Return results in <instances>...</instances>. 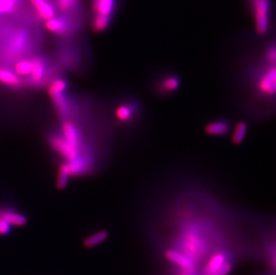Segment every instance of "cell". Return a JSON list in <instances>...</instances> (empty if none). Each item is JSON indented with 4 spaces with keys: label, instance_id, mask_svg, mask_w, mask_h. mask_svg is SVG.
Masks as SVG:
<instances>
[{
    "label": "cell",
    "instance_id": "obj_1",
    "mask_svg": "<svg viewBox=\"0 0 276 275\" xmlns=\"http://www.w3.org/2000/svg\"><path fill=\"white\" fill-rule=\"evenodd\" d=\"M249 8L252 11L257 33L264 35L269 31L270 17L272 11L271 0H249Z\"/></svg>",
    "mask_w": 276,
    "mask_h": 275
},
{
    "label": "cell",
    "instance_id": "obj_2",
    "mask_svg": "<svg viewBox=\"0 0 276 275\" xmlns=\"http://www.w3.org/2000/svg\"><path fill=\"white\" fill-rule=\"evenodd\" d=\"M48 143L54 151L59 153V155L67 161H71L73 159L78 157L79 155H81V153H82L81 152L82 151V148L72 146L71 144L68 143L63 138L61 134L60 135L53 134V135L49 136Z\"/></svg>",
    "mask_w": 276,
    "mask_h": 275
},
{
    "label": "cell",
    "instance_id": "obj_3",
    "mask_svg": "<svg viewBox=\"0 0 276 275\" xmlns=\"http://www.w3.org/2000/svg\"><path fill=\"white\" fill-rule=\"evenodd\" d=\"M76 21L69 19V17L54 16L51 19L47 20L45 26L47 31L57 35H67L74 31L76 28Z\"/></svg>",
    "mask_w": 276,
    "mask_h": 275
},
{
    "label": "cell",
    "instance_id": "obj_4",
    "mask_svg": "<svg viewBox=\"0 0 276 275\" xmlns=\"http://www.w3.org/2000/svg\"><path fill=\"white\" fill-rule=\"evenodd\" d=\"M257 89L262 95L272 97L275 92V66H271L261 74L257 82Z\"/></svg>",
    "mask_w": 276,
    "mask_h": 275
},
{
    "label": "cell",
    "instance_id": "obj_5",
    "mask_svg": "<svg viewBox=\"0 0 276 275\" xmlns=\"http://www.w3.org/2000/svg\"><path fill=\"white\" fill-rule=\"evenodd\" d=\"M118 0H93V16H101L113 21L117 10Z\"/></svg>",
    "mask_w": 276,
    "mask_h": 275
},
{
    "label": "cell",
    "instance_id": "obj_6",
    "mask_svg": "<svg viewBox=\"0 0 276 275\" xmlns=\"http://www.w3.org/2000/svg\"><path fill=\"white\" fill-rule=\"evenodd\" d=\"M71 177L78 176L88 173L92 166V159L90 155H79L78 157L66 162Z\"/></svg>",
    "mask_w": 276,
    "mask_h": 275
},
{
    "label": "cell",
    "instance_id": "obj_7",
    "mask_svg": "<svg viewBox=\"0 0 276 275\" xmlns=\"http://www.w3.org/2000/svg\"><path fill=\"white\" fill-rule=\"evenodd\" d=\"M139 106L133 102H126L117 105L115 111V117L120 124H132L137 116Z\"/></svg>",
    "mask_w": 276,
    "mask_h": 275
},
{
    "label": "cell",
    "instance_id": "obj_8",
    "mask_svg": "<svg viewBox=\"0 0 276 275\" xmlns=\"http://www.w3.org/2000/svg\"><path fill=\"white\" fill-rule=\"evenodd\" d=\"M61 135L63 138L74 147L82 148V132L77 128L75 124L69 121H65L62 125V132Z\"/></svg>",
    "mask_w": 276,
    "mask_h": 275
},
{
    "label": "cell",
    "instance_id": "obj_9",
    "mask_svg": "<svg viewBox=\"0 0 276 275\" xmlns=\"http://www.w3.org/2000/svg\"><path fill=\"white\" fill-rule=\"evenodd\" d=\"M181 87V79L176 74H168L160 79L157 84L156 89L158 93L162 95H171L180 89Z\"/></svg>",
    "mask_w": 276,
    "mask_h": 275
},
{
    "label": "cell",
    "instance_id": "obj_10",
    "mask_svg": "<svg viewBox=\"0 0 276 275\" xmlns=\"http://www.w3.org/2000/svg\"><path fill=\"white\" fill-rule=\"evenodd\" d=\"M51 99L54 103V108L57 109V112L59 113V116L63 117V119H66L70 115L71 107L70 103L68 98L66 97L65 92H54V91H48Z\"/></svg>",
    "mask_w": 276,
    "mask_h": 275
},
{
    "label": "cell",
    "instance_id": "obj_11",
    "mask_svg": "<svg viewBox=\"0 0 276 275\" xmlns=\"http://www.w3.org/2000/svg\"><path fill=\"white\" fill-rule=\"evenodd\" d=\"M32 5V7L35 8L36 12L38 16L44 20L51 19L56 16V8L54 5L50 3L48 0H29Z\"/></svg>",
    "mask_w": 276,
    "mask_h": 275
},
{
    "label": "cell",
    "instance_id": "obj_12",
    "mask_svg": "<svg viewBox=\"0 0 276 275\" xmlns=\"http://www.w3.org/2000/svg\"><path fill=\"white\" fill-rule=\"evenodd\" d=\"M0 218L11 226H24L27 224V218L24 214L8 207L0 209Z\"/></svg>",
    "mask_w": 276,
    "mask_h": 275
},
{
    "label": "cell",
    "instance_id": "obj_13",
    "mask_svg": "<svg viewBox=\"0 0 276 275\" xmlns=\"http://www.w3.org/2000/svg\"><path fill=\"white\" fill-rule=\"evenodd\" d=\"M231 128H232V125L229 121L220 119V120L213 121L209 124H206L205 132L207 135L220 137V136L227 135L231 132Z\"/></svg>",
    "mask_w": 276,
    "mask_h": 275
},
{
    "label": "cell",
    "instance_id": "obj_14",
    "mask_svg": "<svg viewBox=\"0 0 276 275\" xmlns=\"http://www.w3.org/2000/svg\"><path fill=\"white\" fill-rule=\"evenodd\" d=\"M0 83L10 88H18L22 85V81L14 71L0 67Z\"/></svg>",
    "mask_w": 276,
    "mask_h": 275
},
{
    "label": "cell",
    "instance_id": "obj_15",
    "mask_svg": "<svg viewBox=\"0 0 276 275\" xmlns=\"http://www.w3.org/2000/svg\"><path fill=\"white\" fill-rule=\"evenodd\" d=\"M165 256H167L168 260H170L173 263L179 265L180 267L186 269L188 271L191 270L194 266L191 258H189L185 255L181 254L179 252L169 249V250L165 252Z\"/></svg>",
    "mask_w": 276,
    "mask_h": 275
},
{
    "label": "cell",
    "instance_id": "obj_16",
    "mask_svg": "<svg viewBox=\"0 0 276 275\" xmlns=\"http://www.w3.org/2000/svg\"><path fill=\"white\" fill-rule=\"evenodd\" d=\"M31 62H32V69L30 74L31 81L33 82H41L46 74V64L40 58L31 59Z\"/></svg>",
    "mask_w": 276,
    "mask_h": 275
},
{
    "label": "cell",
    "instance_id": "obj_17",
    "mask_svg": "<svg viewBox=\"0 0 276 275\" xmlns=\"http://www.w3.org/2000/svg\"><path fill=\"white\" fill-rule=\"evenodd\" d=\"M226 262V256L222 253H217L212 256L206 263L204 270L205 275H215L219 268L222 266L223 263Z\"/></svg>",
    "mask_w": 276,
    "mask_h": 275
},
{
    "label": "cell",
    "instance_id": "obj_18",
    "mask_svg": "<svg viewBox=\"0 0 276 275\" xmlns=\"http://www.w3.org/2000/svg\"><path fill=\"white\" fill-rule=\"evenodd\" d=\"M248 133V124L245 122H239L235 128H234V133H233V138L232 141L234 145H240L245 140L246 136Z\"/></svg>",
    "mask_w": 276,
    "mask_h": 275
},
{
    "label": "cell",
    "instance_id": "obj_19",
    "mask_svg": "<svg viewBox=\"0 0 276 275\" xmlns=\"http://www.w3.org/2000/svg\"><path fill=\"white\" fill-rule=\"evenodd\" d=\"M107 238H108V233L106 231H101L86 238L83 241V245L86 248H93L104 242Z\"/></svg>",
    "mask_w": 276,
    "mask_h": 275
},
{
    "label": "cell",
    "instance_id": "obj_20",
    "mask_svg": "<svg viewBox=\"0 0 276 275\" xmlns=\"http://www.w3.org/2000/svg\"><path fill=\"white\" fill-rule=\"evenodd\" d=\"M70 177L71 176L69 175V172H68V168H67L66 163H62L59 169V175H58L57 183H56L57 188L59 190L66 189V186L68 185Z\"/></svg>",
    "mask_w": 276,
    "mask_h": 275
},
{
    "label": "cell",
    "instance_id": "obj_21",
    "mask_svg": "<svg viewBox=\"0 0 276 275\" xmlns=\"http://www.w3.org/2000/svg\"><path fill=\"white\" fill-rule=\"evenodd\" d=\"M32 69V62L31 60L27 59H22L18 62H16L14 67V72L16 73L18 76H26L30 75Z\"/></svg>",
    "mask_w": 276,
    "mask_h": 275
},
{
    "label": "cell",
    "instance_id": "obj_22",
    "mask_svg": "<svg viewBox=\"0 0 276 275\" xmlns=\"http://www.w3.org/2000/svg\"><path fill=\"white\" fill-rule=\"evenodd\" d=\"M68 88V82L62 78H58L51 82L50 85L48 87V91H54V92H66V89Z\"/></svg>",
    "mask_w": 276,
    "mask_h": 275
},
{
    "label": "cell",
    "instance_id": "obj_23",
    "mask_svg": "<svg viewBox=\"0 0 276 275\" xmlns=\"http://www.w3.org/2000/svg\"><path fill=\"white\" fill-rule=\"evenodd\" d=\"M79 0H57L58 8L64 12H71L76 9Z\"/></svg>",
    "mask_w": 276,
    "mask_h": 275
},
{
    "label": "cell",
    "instance_id": "obj_24",
    "mask_svg": "<svg viewBox=\"0 0 276 275\" xmlns=\"http://www.w3.org/2000/svg\"><path fill=\"white\" fill-rule=\"evenodd\" d=\"M17 1L16 0H0V16L12 12L16 8Z\"/></svg>",
    "mask_w": 276,
    "mask_h": 275
},
{
    "label": "cell",
    "instance_id": "obj_25",
    "mask_svg": "<svg viewBox=\"0 0 276 275\" xmlns=\"http://www.w3.org/2000/svg\"><path fill=\"white\" fill-rule=\"evenodd\" d=\"M264 59L265 60L271 64V65H275L276 50L275 45L272 42L269 44L267 47L264 50Z\"/></svg>",
    "mask_w": 276,
    "mask_h": 275
},
{
    "label": "cell",
    "instance_id": "obj_26",
    "mask_svg": "<svg viewBox=\"0 0 276 275\" xmlns=\"http://www.w3.org/2000/svg\"><path fill=\"white\" fill-rule=\"evenodd\" d=\"M12 226L0 218V236H6L11 233Z\"/></svg>",
    "mask_w": 276,
    "mask_h": 275
},
{
    "label": "cell",
    "instance_id": "obj_27",
    "mask_svg": "<svg viewBox=\"0 0 276 275\" xmlns=\"http://www.w3.org/2000/svg\"><path fill=\"white\" fill-rule=\"evenodd\" d=\"M232 269H233L232 263L226 261L225 263H223L222 266L219 268V270L215 273V275H228L232 271Z\"/></svg>",
    "mask_w": 276,
    "mask_h": 275
},
{
    "label": "cell",
    "instance_id": "obj_28",
    "mask_svg": "<svg viewBox=\"0 0 276 275\" xmlns=\"http://www.w3.org/2000/svg\"><path fill=\"white\" fill-rule=\"evenodd\" d=\"M16 1H17V2H18V1H19V0H16Z\"/></svg>",
    "mask_w": 276,
    "mask_h": 275
}]
</instances>
